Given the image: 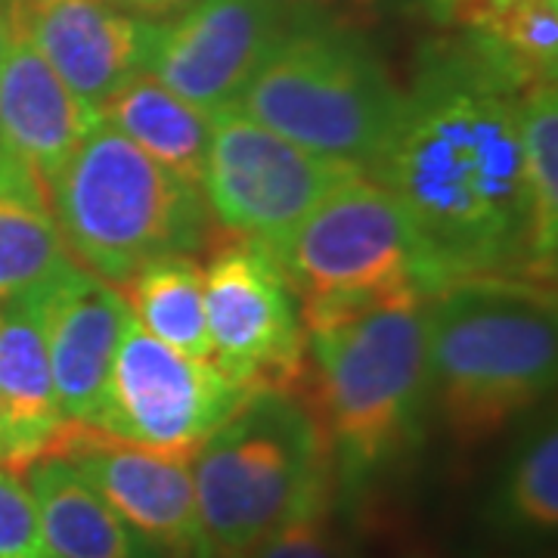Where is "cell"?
<instances>
[{
	"instance_id": "cell-1",
	"label": "cell",
	"mask_w": 558,
	"mask_h": 558,
	"mask_svg": "<svg viewBox=\"0 0 558 558\" xmlns=\"http://www.w3.org/2000/svg\"><path fill=\"white\" fill-rule=\"evenodd\" d=\"M524 90L465 38L428 47L403 90L398 128L369 178L413 223L435 292L462 277H537L521 149Z\"/></svg>"
},
{
	"instance_id": "cell-2",
	"label": "cell",
	"mask_w": 558,
	"mask_h": 558,
	"mask_svg": "<svg viewBox=\"0 0 558 558\" xmlns=\"http://www.w3.org/2000/svg\"><path fill=\"white\" fill-rule=\"evenodd\" d=\"M418 289L299 307L304 373L295 398L319 422L341 481L360 484L416 440L428 400V326Z\"/></svg>"
},
{
	"instance_id": "cell-3",
	"label": "cell",
	"mask_w": 558,
	"mask_h": 558,
	"mask_svg": "<svg viewBox=\"0 0 558 558\" xmlns=\"http://www.w3.org/2000/svg\"><path fill=\"white\" fill-rule=\"evenodd\" d=\"M425 326L428 398L465 447L499 435L556 385L558 311L546 279H453L428 295Z\"/></svg>"
},
{
	"instance_id": "cell-4",
	"label": "cell",
	"mask_w": 558,
	"mask_h": 558,
	"mask_svg": "<svg viewBox=\"0 0 558 558\" xmlns=\"http://www.w3.org/2000/svg\"><path fill=\"white\" fill-rule=\"evenodd\" d=\"M202 558H242L304 506L332 494V450L307 403L255 391L193 457Z\"/></svg>"
},
{
	"instance_id": "cell-5",
	"label": "cell",
	"mask_w": 558,
	"mask_h": 558,
	"mask_svg": "<svg viewBox=\"0 0 558 558\" xmlns=\"http://www.w3.org/2000/svg\"><path fill=\"white\" fill-rule=\"evenodd\" d=\"M47 193L72 260L116 289L146 260L196 255L211 236L202 190L165 171L102 119Z\"/></svg>"
},
{
	"instance_id": "cell-6",
	"label": "cell",
	"mask_w": 558,
	"mask_h": 558,
	"mask_svg": "<svg viewBox=\"0 0 558 558\" xmlns=\"http://www.w3.org/2000/svg\"><path fill=\"white\" fill-rule=\"evenodd\" d=\"M236 106L301 149L369 174L398 128L403 90L363 35L301 22L286 25Z\"/></svg>"
},
{
	"instance_id": "cell-7",
	"label": "cell",
	"mask_w": 558,
	"mask_h": 558,
	"mask_svg": "<svg viewBox=\"0 0 558 558\" xmlns=\"http://www.w3.org/2000/svg\"><path fill=\"white\" fill-rule=\"evenodd\" d=\"M274 258L299 307L376 299L400 289L435 292L413 223L369 174L329 193Z\"/></svg>"
},
{
	"instance_id": "cell-8",
	"label": "cell",
	"mask_w": 558,
	"mask_h": 558,
	"mask_svg": "<svg viewBox=\"0 0 558 558\" xmlns=\"http://www.w3.org/2000/svg\"><path fill=\"white\" fill-rule=\"evenodd\" d=\"M357 174L366 171L301 149L230 102L211 116L202 199L230 236L277 252L319 202Z\"/></svg>"
},
{
	"instance_id": "cell-9",
	"label": "cell",
	"mask_w": 558,
	"mask_h": 558,
	"mask_svg": "<svg viewBox=\"0 0 558 558\" xmlns=\"http://www.w3.org/2000/svg\"><path fill=\"white\" fill-rule=\"evenodd\" d=\"M252 395L215 360L186 357L153 339L128 311L94 425L140 447L193 459L202 440Z\"/></svg>"
},
{
	"instance_id": "cell-10",
	"label": "cell",
	"mask_w": 558,
	"mask_h": 558,
	"mask_svg": "<svg viewBox=\"0 0 558 558\" xmlns=\"http://www.w3.org/2000/svg\"><path fill=\"white\" fill-rule=\"evenodd\" d=\"M202 277L215 363L248 391L295 395L304 373V326L274 252L227 236L215 242Z\"/></svg>"
},
{
	"instance_id": "cell-11",
	"label": "cell",
	"mask_w": 558,
	"mask_h": 558,
	"mask_svg": "<svg viewBox=\"0 0 558 558\" xmlns=\"http://www.w3.org/2000/svg\"><path fill=\"white\" fill-rule=\"evenodd\" d=\"M286 25V0H190L174 20L149 22L143 72L215 116L240 100Z\"/></svg>"
},
{
	"instance_id": "cell-12",
	"label": "cell",
	"mask_w": 558,
	"mask_h": 558,
	"mask_svg": "<svg viewBox=\"0 0 558 558\" xmlns=\"http://www.w3.org/2000/svg\"><path fill=\"white\" fill-rule=\"evenodd\" d=\"M44 457L65 459L140 537L171 558H202L193 459L140 447L87 422H62Z\"/></svg>"
},
{
	"instance_id": "cell-13",
	"label": "cell",
	"mask_w": 558,
	"mask_h": 558,
	"mask_svg": "<svg viewBox=\"0 0 558 558\" xmlns=\"http://www.w3.org/2000/svg\"><path fill=\"white\" fill-rule=\"evenodd\" d=\"M38 314L62 418L94 425L128 304L112 282L72 260L38 292Z\"/></svg>"
},
{
	"instance_id": "cell-14",
	"label": "cell",
	"mask_w": 558,
	"mask_h": 558,
	"mask_svg": "<svg viewBox=\"0 0 558 558\" xmlns=\"http://www.w3.org/2000/svg\"><path fill=\"white\" fill-rule=\"evenodd\" d=\"M10 10L62 84L94 112L143 72L149 22L109 0H10Z\"/></svg>"
},
{
	"instance_id": "cell-15",
	"label": "cell",
	"mask_w": 558,
	"mask_h": 558,
	"mask_svg": "<svg viewBox=\"0 0 558 558\" xmlns=\"http://www.w3.org/2000/svg\"><path fill=\"white\" fill-rule=\"evenodd\" d=\"M100 121L62 84L25 35L7 0V38L0 53V149L20 159L44 190Z\"/></svg>"
},
{
	"instance_id": "cell-16",
	"label": "cell",
	"mask_w": 558,
	"mask_h": 558,
	"mask_svg": "<svg viewBox=\"0 0 558 558\" xmlns=\"http://www.w3.org/2000/svg\"><path fill=\"white\" fill-rule=\"evenodd\" d=\"M38 292L0 301V462L20 475L44 457L65 422L40 332Z\"/></svg>"
},
{
	"instance_id": "cell-17",
	"label": "cell",
	"mask_w": 558,
	"mask_h": 558,
	"mask_svg": "<svg viewBox=\"0 0 558 558\" xmlns=\"http://www.w3.org/2000/svg\"><path fill=\"white\" fill-rule=\"evenodd\" d=\"M22 478L35 499L50 558H171L140 537L65 459H35Z\"/></svg>"
},
{
	"instance_id": "cell-18",
	"label": "cell",
	"mask_w": 558,
	"mask_h": 558,
	"mask_svg": "<svg viewBox=\"0 0 558 558\" xmlns=\"http://www.w3.org/2000/svg\"><path fill=\"white\" fill-rule=\"evenodd\" d=\"M100 119L165 171L202 190L211 116H205L193 102L168 90L153 75L137 72L100 102Z\"/></svg>"
},
{
	"instance_id": "cell-19",
	"label": "cell",
	"mask_w": 558,
	"mask_h": 558,
	"mask_svg": "<svg viewBox=\"0 0 558 558\" xmlns=\"http://www.w3.org/2000/svg\"><path fill=\"white\" fill-rule=\"evenodd\" d=\"M72 264L50 193L0 149V301L32 295Z\"/></svg>"
},
{
	"instance_id": "cell-20",
	"label": "cell",
	"mask_w": 558,
	"mask_h": 558,
	"mask_svg": "<svg viewBox=\"0 0 558 558\" xmlns=\"http://www.w3.org/2000/svg\"><path fill=\"white\" fill-rule=\"evenodd\" d=\"M131 317L180 354L215 360L208 317H205V277L196 255H168L146 260L119 286Z\"/></svg>"
},
{
	"instance_id": "cell-21",
	"label": "cell",
	"mask_w": 558,
	"mask_h": 558,
	"mask_svg": "<svg viewBox=\"0 0 558 558\" xmlns=\"http://www.w3.org/2000/svg\"><path fill=\"white\" fill-rule=\"evenodd\" d=\"M459 32L521 87L556 81L558 0H484Z\"/></svg>"
},
{
	"instance_id": "cell-22",
	"label": "cell",
	"mask_w": 558,
	"mask_h": 558,
	"mask_svg": "<svg viewBox=\"0 0 558 558\" xmlns=\"http://www.w3.org/2000/svg\"><path fill=\"white\" fill-rule=\"evenodd\" d=\"M521 149L531 208V260L539 279L553 282L558 245V90L556 81L531 84L521 94Z\"/></svg>"
},
{
	"instance_id": "cell-23",
	"label": "cell",
	"mask_w": 558,
	"mask_h": 558,
	"mask_svg": "<svg viewBox=\"0 0 558 558\" xmlns=\"http://www.w3.org/2000/svg\"><path fill=\"white\" fill-rule=\"evenodd\" d=\"M490 519L509 534L553 537L558 527V432L549 418L521 440L499 475Z\"/></svg>"
},
{
	"instance_id": "cell-24",
	"label": "cell",
	"mask_w": 558,
	"mask_h": 558,
	"mask_svg": "<svg viewBox=\"0 0 558 558\" xmlns=\"http://www.w3.org/2000/svg\"><path fill=\"white\" fill-rule=\"evenodd\" d=\"M242 558H348L344 539L332 519V494L282 521Z\"/></svg>"
},
{
	"instance_id": "cell-25",
	"label": "cell",
	"mask_w": 558,
	"mask_h": 558,
	"mask_svg": "<svg viewBox=\"0 0 558 558\" xmlns=\"http://www.w3.org/2000/svg\"><path fill=\"white\" fill-rule=\"evenodd\" d=\"M0 558H50L38 509L20 472L0 462Z\"/></svg>"
},
{
	"instance_id": "cell-26",
	"label": "cell",
	"mask_w": 558,
	"mask_h": 558,
	"mask_svg": "<svg viewBox=\"0 0 558 558\" xmlns=\"http://www.w3.org/2000/svg\"><path fill=\"white\" fill-rule=\"evenodd\" d=\"M116 3L119 10H131L137 16H171L180 13L190 0H109Z\"/></svg>"
},
{
	"instance_id": "cell-27",
	"label": "cell",
	"mask_w": 558,
	"mask_h": 558,
	"mask_svg": "<svg viewBox=\"0 0 558 558\" xmlns=\"http://www.w3.org/2000/svg\"><path fill=\"white\" fill-rule=\"evenodd\" d=\"M478 3H484V0H432L435 13H438L447 25H453V28H457L459 22L465 20Z\"/></svg>"
},
{
	"instance_id": "cell-28",
	"label": "cell",
	"mask_w": 558,
	"mask_h": 558,
	"mask_svg": "<svg viewBox=\"0 0 558 558\" xmlns=\"http://www.w3.org/2000/svg\"><path fill=\"white\" fill-rule=\"evenodd\" d=\"M3 38H7V0H0V53H3Z\"/></svg>"
},
{
	"instance_id": "cell-29",
	"label": "cell",
	"mask_w": 558,
	"mask_h": 558,
	"mask_svg": "<svg viewBox=\"0 0 558 558\" xmlns=\"http://www.w3.org/2000/svg\"><path fill=\"white\" fill-rule=\"evenodd\" d=\"M286 3H332V0H286Z\"/></svg>"
}]
</instances>
